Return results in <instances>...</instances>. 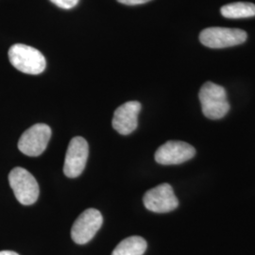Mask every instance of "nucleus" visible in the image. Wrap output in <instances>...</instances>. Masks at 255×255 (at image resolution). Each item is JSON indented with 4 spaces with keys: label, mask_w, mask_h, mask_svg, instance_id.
Wrapping results in <instances>:
<instances>
[{
    "label": "nucleus",
    "mask_w": 255,
    "mask_h": 255,
    "mask_svg": "<svg viewBox=\"0 0 255 255\" xmlns=\"http://www.w3.org/2000/svg\"><path fill=\"white\" fill-rule=\"evenodd\" d=\"M201 110L207 119L217 120L224 118L230 111L226 90L214 82H205L199 94Z\"/></svg>",
    "instance_id": "nucleus-1"
},
{
    "label": "nucleus",
    "mask_w": 255,
    "mask_h": 255,
    "mask_svg": "<svg viewBox=\"0 0 255 255\" xmlns=\"http://www.w3.org/2000/svg\"><path fill=\"white\" fill-rule=\"evenodd\" d=\"M10 64L20 72L38 75L45 71L46 58L38 49L24 44H15L9 49Z\"/></svg>",
    "instance_id": "nucleus-2"
},
{
    "label": "nucleus",
    "mask_w": 255,
    "mask_h": 255,
    "mask_svg": "<svg viewBox=\"0 0 255 255\" xmlns=\"http://www.w3.org/2000/svg\"><path fill=\"white\" fill-rule=\"evenodd\" d=\"M9 186L16 200L23 205H31L39 197L36 179L23 167H15L9 174Z\"/></svg>",
    "instance_id": "nucleus-3"
},
{
    "label": "nucleus",
    "mask_w": 255,
    "mask_h": 255,
    "mask_svg": "<svg viewBox=\"0 0 255 255\" xmlns=\"http://www.w3.org/2000/svg\"><path fill=\"white\" fill-rule=\"evenodd\" d=\"M247 38L248 34L243 29L229 27H207L200 34L201 44L210 48L238 46L245 43Z\"/></svg>",
    "instance_id": "nucleus-4"
},
{
    "label": "nucleus",
    "mask_w": 255,
    "mask_h": 255,
    "mask_svg": "<svg viewBox=\"0 0 255 255\" xmlns=\"http://www.w3.org/2000/svg\"><path fill=\"white\" fill-rule=\"evenodd\" d=\"M51 137V128L46 124H35L21 135L18 141L19 150L27 156L36 157L46 150Z\"/></svg>",
    "instance_id": "nucleus-5"
},
{
    "label": "nucleus",
    "mask_w": 255,
    "mask_h": 255,
    "mask_svg": "<svg viewBox=\"0 0 255 255\" xmlns=\"http://www.w3.org/2000/svg\"><path fill=\"white\" fill-rule=\"evenodd\" d=\"M102 223L103 219L99 210H85L76 219L71 229V237L74 242L80 245L88 243L101 229Z\"/></svg>",
    "instance_id": "nucleus-6"
},
{
    "label": "nucleus",
    "mask_w": 255,
    "mask_h": 255,
    "mask_svg": "<svg viewBox=\"0 0 255 255\" xmlns=\"http://www.w3.org/2000/svg\"><path fill=\"white\" fill-rule=\"evenodd\" d=\"M88 152V143L83 137L76 136L71 139L64 159V175L68 178L79 177L85 168Z\"/></svg>",
    "instance_id": "nucleus-7"
},
{
    "label": "nucleus",
    "mask_w": 255,
    "mask_h": 255,
    "mask_svg": "<svg viewBox=\"0 0 255 255\" xmlns=\"http://www.w3.org/2000/svg\"><path fill=\"white\" fill-rule=\"evenodd\" d=\"M143 202L146 209L154 213H168L176 209L179 201L173 188L168 183H163L146 192Z\"/></svg>",
    "instance_id": "nucleus-8"
},
{
    "label": "nucleus",
    "mask_w": 255,
    "mask_h": 255,
    "mask_svg": "<svg viewBox=\"0 0 255 255\" xmlns=\"http://www.w3.org/2000/svg\"><path fill=\"white\" fill-rule=\"evenodd\" d=\"M195 154L196 149L190 144L182 141H168L156 150L155 161L164 165L182 164Z\"/></svg>",
    "instance_id": "nucleus-9"
},
{
    "label": "nucleus",
    "mask_w": 255,
    "mask_h": 255,
    "mask_svg": "<svg viewBox=\"0 0 255 255\" xmlns=\"http://www.w3.org/2000/svg\"><path fill=\"white\" fill-rule=\"evenodd\" d=\"M141 103L128 101L115 111L113 127L122 135H128L134 131L138 126V115L141 111Z\"/></svg>",
    "instance_id": "nucleus-10"
},
{
    "label": "nucleus",
    "mask_w": 255,
    "mask_h": 255,
    "mask_svg": "<svg viewBox=\"0 0 255 255\" xmlns=\"http://www.w3.org/2000/svg\"><path fill=\"white\" fill-rule=\"evenodd\" d=\"M146 242L141 237H129L122 240L112 255H143L146 250Z\"/></svg>",
    "instance_id": "nucleus-11"
},
{
    "label": "nucleus",
    "mask_w": 255,
    "mask_h": 255,
    "mask_svg": "<svg viewBox=\"0 0 255 255\" xmlns=\"http://www.w3.org/2000/svg\"><path fill=\"white\" fill-rule=\"evenodd\" d=\"M221 14L230 19L248 18L255 16V5L250 2H236L221 7Z\"/></svg>",
    "instance_id": "nucleus-12"
},
{
    "label": "nucleus",
    "mask_w": 255,
    "mask_h": 255,
    "mask_svg": "<svg viewBox=\"0 0 255 255\" xmlns=\"http://www.w3.org/2000/svg\"><path fill=\"white\" fill-rule=\"evenodd\" d=\"M54 5L59 8L69 9L74 8L80 0H50Z\"/></svg>",
    "instance_id": "nucleus-13"
},
{
    "label": "nucleus",
    "mask_w": 255,
    "mask_h": 255,
    "mask_svg": "<svg viewBox=\"0 0 255 255\" xmlns=\"http://www.w3.org/2000/svg\"><path fill=\"white\" fill-rule=\"evenodd\" d=\"M119 3L123 4V5H127V6H136V5H142V4H146L149 1L152 0H117Z\"/></svg>",
    "instance_id": "nucleus-14"
},
{
    "label": "nucleus",
    "mask_w": 255,
    "mask_h": 255,
    "mask_svg": "<svg viewBox=\"0 0 255 255\" xmlns=\"http://www.w3.org/2000/svg\"><path fill=\"white\" fill-rule=\"evenodd\" d=\"M0 255H19L18 254L11 251H1Z\"/></svg>",
    "instance_id": "nucleus-15"
}]
</instances>
